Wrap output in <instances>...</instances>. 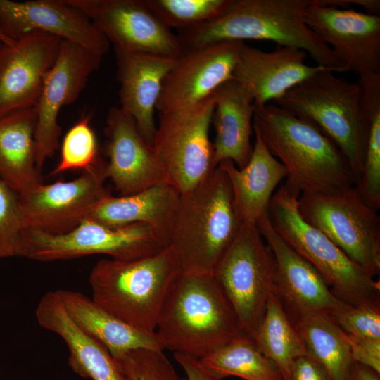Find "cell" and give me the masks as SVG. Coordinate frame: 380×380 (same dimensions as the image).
I'll return each instance as SVG.
<instances>
[{
    "label": "cell",
    "mask_w": 380,
    "mask_h": 380,
    "mask_svg": "<svg viewBox=\"0 0 380 380\" xmlns=\"http://www.w3.org/2000/svg\"><path fill=\"white\" fill-rule=\"evenodd\" d=\"M256 226L274 255V293L291 321L311 315H331L351 307L338 299L314 267L277 234L267 213Z\"/></svg>",
    "instance_id": "9a60e30c"
},
{
    "label": "cell",
    "mask_w": 380,
    "mask_h": 380,
    "mask_svg": "<svg viewBox=\"0 0 380 380\" xmlns=\"http://www.w3.org/2000/svg\"><path fill=\"white\" fill-rule=\"evenodd\" d=\"M329 316L347 334L380 340V305L351 306Z\"/></svg>",
    "instance_id": "d590c367"
},
{
    "label": "cell",
    "mask_w": 380,
    "mask_h": 380,
    "mask_svg": "<svg viewBox=\"0 0 380 380\" xmlns=\"http://www.w3.org/2000/svg\"><path fill=\"white\" fill-rule=\"evenodd\" d=\"M24 230L19 195L0 178V253L4 258L23 256Z\"/></svg>",
    "instance_id": "e575fe53"
},
{
    "label": "cell",
    "mask_w": 380,
    "mask_h": 380,
    "mask_svg": "<svg viewBox=\"0 0 380 380\" xmlns=\"http://www.w3.org/2000/svg\"><path fill=\"white\" fill-rule=\"evenodd\" d=\"M346 338L350 346L353 360L380 374V340L357 337L347 334Z\"/></svg>",
    "instance_id": "8d00e7d4"
},
{
    "label": "cell",
    "mask_w": 380,
    "mask_h": 380,
    "mask_svg": "<svg viewBox=\"0 0 380 380\" xmlns=\"http://www.w3.org/2000/svg\"><path fill=\"white\" fill-rule=\"evenodd\" d=\"M302 218L335 243L372 277L380 272V217L360 198L355 186L338 194H302Z\"/></svg>",
    "instance_id": "8fae6325"
},
{
    "label": "cell",
    "mask_w": 380,
    "mask_h": 380,
    "mask_svg": "<svg viewBox=\"0 0 380 380\" xmlns=\"http://www.w3.org/2000/svg\"><path fill=\"white\" fill-rule=\"evenodd\" d=\"M255 144L251 157L242 168L229 160L217 166L227 174L234 203L243 224H255L267 211L272 193L287 177L285 166L269 151L259 134L253 130Z\"/></svg>",
    "instance_id": "d4e9b609"
},
{
    "label": "cell",
    "mask_w": 380,
    "mask_h": 380,
    "mask_svg": "<svg viewBox=\"0 0 380 380\" xmlns=\"http://www.w3.org/2000/svg\"><path fill=\"white\" fill-rule=\"evenodd\" d=\"M213 95L214 165L217 167L222 161L229 160L242 168L248 163L253 148L251 143L255 110L253 99L233 79L218 87Z\"/></svg>",
    "instance_id": "cb8c5ba5"
},
{
    "label": "cell",
    "mask_w": 380,
    "mask_h": 380,
    "mask_svg": "<svg viewBox=\"0 0 380 380\" xmlns=\"http://www.w3.org/2000/svg\"><path fill=\"white\" fill-rule=\"evenodd\" d=\"M91 115L78 120L66 132L61 144L60 159L51 175L82 170L88 171L101 164L99 160V146L90 125Z\"/></svg>",
    "instance_id": "d6a6232c"
},
{
    "label": "cell",
    "mask_w": 380,
    "mask_h": 380,
    "mask_svg": "<svg viewBox=\"0 0 380 380\" xmlns=\"http://www.w3.org/2000/svg\"><path fill=\"white\" fill-rule=\"evenodd\" d=\"M0 116L37 106L46 73L54 63L61 38L33 31L18 39L0 36Z\"/></svg>",
    "instance_id": "e0dca14e"
},
{
    "label": "cell",
    "mask_w": 380,
    "mask_h": 380,
    "mask_svg": "<svg viewBox=\"0 0 380 380\" xmlns=\"http://www.w3.org/2000/svg\"><path fill=\"white\" fill-rule=\"evenodd\" d=\"M1 41L0 40V45H1Z\"/></svg>",
    "instance_id": "b9f144b4"
},
{
    "label": "cell",
    "mask_w": 380,
    "mask_h": 380,
    "mask_svg": "<svg viewBox=\"0 0 380 380\" xmlns=\"http://www.w3.org/2000/svg\"><path fill=\"white\" fill-rule=\"evenodd\" d=\"M253 129L285 166L283 186L290 195H331L356 185L343 154L310 122L269 103L255 107Z\"/></svg>",
    "instance_id": "6da1fadb"
},
{
    "label": "cell",
    "mask_w": 380,
    "mask_h": 380,
    "mask_svg": "<svg viewBox=\"0 0 380 380\" xmlns=\"http://www.w3.org/2000/svg\"><path fill=\"white\" fill-rule=\"evenodd\" d=\"M149 10L168 28H191L220 15L230 0H144Z\"/></svg>",
    "instance_id": "1f68e13d"
},
{
    "label": "cell",
    "mask_w": 380,
    "mask_h": 380,
    "mask_svg": "<svg viewBox=\"0 0 380 380\" xmlns=\"http://www.w3.org/2000/svg\"><path fill=\"white\" fill-rule=\"evenodd\" d=\"M166 247V239L159 232L141 222L108 225L86 218L65 234L33 229L23 232V257L43 262L94 254L129 260L155 255Z\"/></svg>",
    "instance_id": "ba28073f"
},
{
    "label": "cell",
    "mask_w": 380,
    "mask_h": 380,
    "mask_svg": "<svg viewBox=\"0 0 380 380\" xmlns=\"http://www.w3.org/2000/svg\"><path fill=\"white\" fill-rule=\"evenodd\" d=\"M275 262L255 224H243L213 274L242 331L255 339L274 292Z\"/></svg>",
    "instance_id": "9c48e42d"
},
{
    "label": "cell",
    "mask_w": 380,
    "mask_h": 380,
    "mask_svg": "<svg viewBox=\"0 0 380 380\" xmlns=\"http://www.w3.org/2000/svg\"><path fill=\"white\" fill-rule=\"evenodd\" d=\"M346 380H380L379 373L353 360Z\"/></svg>",
    "instance_id": "ab89813d"
},
{
    "label": "cell",
    "mask_w": 380,
    "mask_h": 380,
    "mask_svg": "<svg viewBox=\"0 0 380 380\" xmlns=\"http://www.w3.org/2000/svg\"><path fill=\"white\" fill-rule=\"evenodd\" d=\"M102 57L73 42L62 40L58 55L46 73L36 106V165L42 171L46 160L60 146V110L73 103L96 71Z\"/></svg>",
    "instance_id": "4fadbf2b"
},
{
    "label": "cell",
    "mask_w": 380,
    "mask_h": 380,
    "mask_svg": "<svg viewBox=\"0 0 380 380\" xmlns=\"http://www.w3.org/2000/svg\"><path fill=\"white\" fill-rule=\"evenodd\" d=\"M92 22L115 50L177 58L184 52L177 34L144 0H65Z\"/></svg>",
    "instance_id": "7c38bea8"
},
{
    "label": "cell",
    "mask_w": 380,
    "mask_h": 380,
    "mask_svg": "<svg viewBox=\"0 0 380 380\" xmlns=\"http://www.w3.org/2000/svg\"><path fill=\"white\" fill-rule=\"evenodd\" d=\"M114 359L129 380H187L177 374L161 350L139 348Z\"/></svg>",
    "instance_id": "836d02e7"
},
{
    "label": "cell",
    "mask_w": 380,
    "mask_h": 380,
    "mask_svg": "<svg viewBox=\"0 0 380 380\" xmlns=\"http://www.w3.org/2000/svg\"><path fill=\"white\" fill-rule=\"evenodd\" d=\"M57 292L75 324L102 343L114 358L139 348L164 350L156 333L129 325L103 309L91 298L71 290Z\"/></svg>",
    "instance_id": "4316f807"
},
{
    "label": "cell",
    "mask_w": 380,
    "mask_h": 380,
    "mask_svg": "<svg viewBox=\"0 0 380 380\" xmlns=\"http://www.w3.org/2000/svg\"><path fill=\"white\" fill-rule=\"evenodd\" d=\"M174 357L186 373L187 380H219L203 367L198 359L180 353H174Z\"/></svg>",
    "instance_id": "f35d334b"
},
{
    "label": "cell",
    "mask_w": 380,
    "mask_h": 380,
    "mask_svg": "<svg viewBox=\"0 0 380 380\" xmlns=\"http://www.w3.org/2000/svg\"><path fill=\"white\" fill-rule=\"evenodd\" d=\"M308 27L359 76L380 73V16L312 0L304 14Z\"/></svg>",
    "instance_id": "2e32d148"
},
{
    "label": "cell",
    "mask_w": 380,
    "mask_h": 380,
    "mask_svg": "<svg viewBox=\"0 0 380 380\" xmlns=\"http://www.w3.org/2000/svg\"><path fill=\"white\" fill-rule=\"evenodd\" d=\"M4 258L3 255L0 253V258Z\"/></svg>",
    "instance_id": "60d3db41"
},
{
    "label": "cell",
    "mask_w": 380,
    "mask_h": 380,
    "mask_svg": "<svg viewBox=\"0 0 380 380\" xmlns=\"http://www.w3.org/2000/svg\"><path fill=\"white\" fill-rule=\"evenodd\" d=\"M105 164L68 182L38 185L18 194L25 229L67 233L87 218L110 192L103 186Z\"/></svg>",
    "instance_id": "5bb4252c"
},
{
    "label": "cell",
    "mask_w": 380,
    "mask_h": 380,
    "mask_svg": "<svg viewBox=\"0 0 380 380\" xmlns=\"http://www.w3.org/2000/svg\"><path fill=\"white\" fill-rule=\"evenodd\" d=\"M35 316L42 327L65 342L69 366L77 374L91 380H129L107 348L72 319L56 291L42 296Z\"/></svg>",
    "instance_id": "603a6c76"
},
{
    "label": "cell",
    "mask_w": 380,
    "mask_h": 380,
    "mask_svg": "<svg viewBox=\"0 0 380 380\" xmlns=\"http://www.w3.org/2000/svg\"><path fill=\"white\" fill-rule=\"evenodd\" d=\"M199 361L219 380L231 376L245 380H283L274 363L246 335L232 340Z\"/></svg>",
    "instance_id": "4dcf8cb0"
},
{
    "label": "cell",
    "mask_w": 380,
    "mask_h": 380,
    "mask_svg": "<svg viewBox=\"0 0 380 380\" xmlns=\"http://www.w3.org/2000/svg\"><path fill=\"white\" fill-rule=\"evenodd\" d=\"M181 271L168 247L138 259H103L89 274L91 299L129 325L155 333L165 299Z\"/></svg>",
    "instance_id": "5b68a950"
},
{
    "label": "cell",
    "mask_w": 380,
    "mask_h": 380,
    "mask_svg": "<svg viewBox=\"0 0 380 380\" xmlns=\"http://www.w3.org/2000/svg\"><path fill=\"white\" fill-rule=\"evenodd\" d=\"M243 224L228 177L217 166L180 194L167 247L182 272L213 273Z\"/></svg>",
    "instance_id": "277c9868"
},
{
    "label": "cell",
    "mask_w": 380,
    "mask_h": 380,
    "mask_svg": "<svg viewBox=\"0 0 380 380\" xmlns=\"http://www.w3.org/2000/svg\"><path fill=\"white\" fill-rule=\"evenodd\" d=\"M155 333L163 348L201 359L246 335L213 273H179L161 308Z\"/></svg>",
    "instance_id": "3957f363"
},
{
    "label": "cell",
    "mask_w": 380,
    "mask_h": 380,
    "mask_svg": "<svg viewBox=\"0 0 380 380\" xmlns=\"http://www.w3.org/2000/svg\"><path fill=\"white\" fill-rule=\"evenodd\" d=\"M120 84L119 107L133 118L152 146L156 130L154 115L163 82L177 59L115 50Z\"/></svg>",
    "instance_id": "7402d4cb"
},
{
    "label": "cell",
    "mask_w": 380,
    "mask_h": 380,
    "mask_svg": "<svg viewBox=\"0 0 380 380\" xmlns=\"http://www.w3.org/2000/svg\"><path fill=\"white\" fill-rule=\"evenodd\" d=\"M104 134L106 178L121 196L131 195L165 181V172L151 146L132 117L119 107L108 110Z\"/></svg>",
    "instance_id": "ffe728a7"
},
{
    "label": "cell",
    "mask_w": 380,
    "mask_h": 380,
    "mask_svg": "<svg viewBox=\"0 0 380 380\" xmlns=\"http://www.w3.org/2000/svg\"><path fill=\"white\" fill-rule=\"evenodd\" d=\"M312 0H230L215 18L178 31L184 51L225 42L266 40L309 54L316 65L334 72L349 71L331 49L306 25L304 14Z\"/></svg>",
    "instance_id": "7a4b0ae2"
},
{
    "label": "cell",
    "mask_w": 380,
    "mask_h": 380,
    "mask_svg": "<svg viewBox=\"0 0 380 380\" xmlns=\"http://www.w3.org/2000/svg\"><path fill=\"white\" fill-rule=\"evenodd\" d=\"M307 55L304 51L293 47L277 45L276 49L267 52L243 43L232 79L251 95L255 107L262 106L325 69L308 65Z\"/></svg>",
    "instance_id": "44dd1931"
},
{
    "label": "cell",
    "mask_w": 380,
    "mask_h": 380,
    "mask_svg": "<svg viewBox=\"0 0 380 380\" xmlns=\"http://www.w3.org/2000/svg\"><path fill=\"white\" fill-rule=\"evenodd\" d=\"M273 102L313 124L330 139L346 158L357 183L367 141L357 82L323 69Z\"/></svg>",
    "instance_id": "8992f818"
},
{
    "label": "cell",
    "mask_w": 380,
    "mask_h": 380,
    "mask_svg": "<svg viewBox=\"0 0 380 380\" xmlns=\"http://www.w3.org/2000/svg\"><path fill=\"white\" fill-rule=\"evenodd\" d=\"M180 194L167 181L139 192L120 196L110 194L95 206L87 218L108 225L145 223L167 239Z\"/></svg>",
    "instance_id": "83f0119b"
},
{
    "label": "cell",
    "mask_w": 380,
    "mask_h": 380,
    "mask_svg": "<svg viewBox=\"0 0 380 380\" xmlns=\"http://www.w3.org/2000/svg\"><path fill=\"white\" fill-rule=\"evenodd\" d=\"M215 106L213 94L189 108L159 113L152 149L165 181L182 194L215 168L209 137Z\"/></svg>",
    "instance_id": "30bf717a"
},
{
    "label": "cell",
    "mask_w": 380,
    "mask_h": 380,
    "mask_svg": "<svg viewBox=\"0 0 380 380\" xmlns=\"http://www.w3.org/2000/svg\"><path fill=\"white\" fill-rule=\"evenodd\" d=\"M254 341L258 350L274 363L283 380H290L294 360L308 354L300 334L274 292Z\"/></svg>",
    "instance_id": "f546056e"
},
{
    "label": "cell",
    "mask_w": 380,
    "mask_h": 380,
    "mask_svg": "<svg viewBox=\"0 0 380 380\" xmlns=\"http://www.w3.org/2000/svg\"><path fill=\"white\" fill-rule=\"evenodd\" d=\"M267 214L277 234L314 267L338 299L354 307L380 305L379 281L307 223L298 212V198L283 185L272 196Z\"/></svg>",
    "instance_id": "52a82bcc"
},
{
    "label": "cell",
    "mask_w": 380,
    "mask_h": 380,
    "mask_svg": "<svg viewBox=\"0 0 380 380\" xmlns=\"http://www.w3.org/2000/svg\"><path fill=\"white\" fill-rule=\"evenodd\" d=\"M36 106L0 116V178L18 194L43 184L36 165Z\"/></svg>",
    "instance_id": "484cf974"
},
{
    "label": "cell",
    "mask_w": 380,
    "mask_h": 380,
    "mask_svg": "<svg viewBox=\"0 0 380 380\" xmlns=\"http://www.w3.org/2000/svg\"><path fill=\"white\" fill-rule=\"evenodd\" d=\"M243 44L225 41L184 51L163 82L156 110H180L212 95L222 84L232 79Z\"/></svg>",
    "instance_id": "ac0fdd59"
},
{
    "label": "cell",
    "mask_w": 380,
    "mask_h": 380,
    "mask_svg": "<svg viewBox=\"0 0 380 380\" xmlns=\"http://www.w3.org/2000/svg\"><path fill=\"white\" fill-rule=\"evenodd\" d=\"M310 355L328 371L331 380H346L353 362L346 334L328 315H311L291 321Z\"/></svg>",
    "instance_id": "f1b7e54d"
},
{
    "label": "cell",
    "mask_w": 380,
    "mask_h": 380,
    "mask_svg": "<svg viewBox=\"0 0 380 380\" xmlns=\"http://www.w3.org/2000/svg\"><path fill=\"white\" fill-rule=\"evenodd\" d=\"M290 380H331V377L323 365L306 354L294 360Z\"/></svg>",
    "instance_id": "74e56055"
},
{
    "label": "cell",
    "mask_w": 380,
    "mask_h": 380,
    "mask_svg": "<svg viewBox=\"0 0 380 380\" xmlns=\"http://www.w3.org/2000/svg\"><path fill=\"white\" fill-rule=\"evenodd\" d=\"M49 33L103 56L110 44L82 11L65 0H0V36L16 39L33 32Z\"/></svg>",
    "instance_id": "d6986e66"
}]
</instances>
